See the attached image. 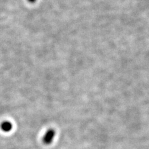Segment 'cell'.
<instances>
[{"mask_svg":"<svg viewBox=\"0 0 149 149\" xmlns=\"http://www.w3.org/2000/svg\"><path fill=\"white\" fill-rule=\"evenodd\" d=\"M28 1H29L31 3H34V2H35L36 1V0H28Z\"/></svg>","mask_w":149,"mask_h":149,"instance_id":"obj_3","label":"cell"},{"mask_svg":"<svg viewBox=\"0 0 149 149\" xmlns=\"http://www.w3.org/2000/svg\"><path fill=\"white\" fill-rule=\"evenodd\" d=\"M55 136V131L52 129H49L47 132H46L45 136L43 138V142L44 143L47 144V145H49L53 141V139Z\"/></svg>","mask_w":149,"mask_h":149,"instance_id":"obj_1","label":"cell"},{"mask_svg":"<svg viewBox=\"0 0 149 149\" xmlns=\"http://www.w3.org/2000/svg\"><path fill=\"white\" fill-rule=\"evenodd\" d=\"M1 127L3 131L8 132L11 130L13 128V124L10 122H9V121H6V122L2 123Z\"/></svg>","mask_w":149,"mask_h":149,"instance_id":"obj_2","label":"cell"}]
</instances>
